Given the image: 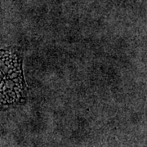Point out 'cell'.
Masks as SVG:
<instances>
[{"label": "cell", "instance_id": "6da1fadb", "mask_svg": "<svg viewBox=\"0 0 147 147\" xmlns=\"http://www.w3.org/2000/svg\"><path fill=\"white\" fill-rule=\"evenodd\" d=\"M23 90L21 61L13 53L0 52V104L17 100Z\"/></svg>", "mask_w": 147, "mask_h": 147}]
</instances>
